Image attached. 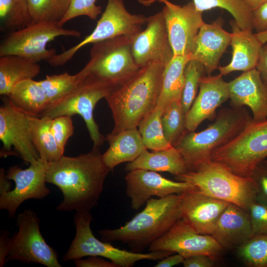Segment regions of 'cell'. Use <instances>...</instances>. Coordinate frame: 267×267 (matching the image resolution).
Wrapping results in <instances>:
<instances>
[{
    "label": "cell",
    "instance_id": "cell-1",
    "mask_svg": "<svg viewBox=\"0 0 267 267\" xmlns=\"http://www.w3.org/2000/svg\"><path fill=\"white\" fill-rule=\"evenodd\" d=\"M110 169L105 164L98 148L76 157L63 156L48 162L46 182L57 186L63 200L56 210L90 211L97 204Z\"/></svg>",
    "mask_w": 267,
    "mask_h": 267
},
{
    "label": "cell",
    "instance_id": "cell-2",
    "mask_svg": "<svg viewBox=\"0 0 267 267\" xmlns=\"http://www.w3.org/2000/svg\"><path fill=\"white\" fill-rule=\"evenodd\" d=\"M165 65L153 62L139 70L105 99L111 109L114 126L110 134L136 129L157 106Z\"/></svg>",
    "mask_w": 267,
    "mask_h": 267
},
{
    "label": "cell",
    "instance_id": "cell-3",
    "mask_svg": "<svg viewBox=\"0 0 267 267\" xmlns=\"http://www.w3.org/2000/svg\"><path fill=\"white\" fill-rule=\"evenodd\" d=\"M181 218L180 195L150 198L144 209L124 225L98 231L103 241H120L140 253L162 236Z\"/></svg>",
    "mask_w": 267,
    "mask_h": 267
},
{
    "label": "cell",
    "instance_id": "cell-4",
    "mask_svg": "<svg viewBox=\"0 0 267 267\" xmlns=\"http://www.w3.org/2000/svg\"><path fill=\"white\" fill-rule=\"evenodd\" d=\"M214 120L200 132L187 131L174 146L183 157L188 171L212 160L218 149L254 122L244 107H223Z\"/></svg>",
    "mask_w": 267,
    "mask_h": 267
},
{
    "label": "cell",
    "instance_id": "cell-5",
    "mask_svg": "<svg viewBox=\"0 0 267 267\" xmlns=\"http://www.w3.org/2000/svg\"><path fill=\"white\" fill-rule=\"evenodd\" d=\"M134 36H121L93 44L89 61L79 71L83 78L106 85L111 92L122 87L140 69L132 53Z\"/></svg>",
    "mask_w": 267,
    "mask_h": 267
},
{
    "label": "cell",
    "instance_id": "cell-6",
    "mask_svg": "<svg viewBox=\"0 0 267 267\" xmlns=\"http://www.w3.org/2000/svg\"><path fill=\"white\" fill-rule=\"evenodd\" d=\"M176 179L189 182L206 195L233 204L246 211L256 199V186L251 177L238 175L212 160Z\"/></svg>",
    "mask_w": 267,
    "mask_h": 267
},
{
    "label": "cell",
    "instance_id": "cell-7",
    "mask_svg": "<svg viewBox=\"0 0 267 267\" xmlns=\"http://www.w3.org/2000/svg\"><path fill=\"white\" fill-rule=\"evenodd\" d=\"M92 220L90 211L76 212L74 217L76 235L68 250L63 256V262L74 261L85 257L98 256L109 259L119 267H131L140 261H158L174 254L166 250L141 253L115 247L110 242L101 241L95 237L90 228Z\"/></svg>",
    "mask_w": 267,
    "mask_h": 267
},
{
    "label": "cell",
    "instance_id": "cell-8",
    "mask_svg": "<svg viewBox=\"0 0 267 267\" xmlns=\"http://www.w3.org/2000/svg\"><path fill=\"white\" fill-rule=\"evenodd\" d=\"M267 157V119L253 122L228 143L218 149L212 160L233 173L251 177Z\"/></svg>",
    "mask_w": 267,
    "mask_h": 267
},
{
    "label": "cell",
    "instance_id": "cell-9",
    "mask_svg": "<svg viewBox=\"0 0 267 267\" xmlns=\"http://www.w3.org/2000/svg\"><path fill=\"white\" fill-rule=\"evenodd\" d=\"M148 17L134 14L126 8L123 0H107L106 8L93 31L80 43L46 61L52 66H62L71 60L76 53L88 44L121 36H134L147 23Z\"/></svg>",
    "mask_w": 267,
    "mask_h": 267
},
{
    "label": "cell",
    "instance_id": "cell-10",
    "mask_svg": "<svg viewBox=\"0 0 267 267\" xmlns=\"http://www.w3.org/2000/svg\"><path fill=\"white\" fill-rule=\"evenodd\" d=\"M81 33L63 28L58 23L33 22L27 27L10 32L0 44V57L15 55L38 63L47 61L55 54L54 48H46L47 44L60 36L80 38Z\"/></svg>",
    "mask_w": 267,
    "mask_h": 267
},
{
    "label": "cell",
    "instance_id": "cell-11",
    "mask_svg": "<svg viewBox=\"0 0 267 267\" xmlns=\"http://www.w3.org/2000/svg\"><path fill=\"white\" fill-rule=\"evenodd\" d=\"M47 162L39 158L25 169L17 165L10 167L5 176L0 177V209L15 216L20 205L30 199H42L50 193L46 186Z\"/></svg>",
    "mask_w": 267,
    "mask_h": 267
},
{
    "label": "cell",
    "instance_id": "cell-12",
    "mask_svg": "<svg viewBox=\"0 0 267 267\" xmlns=\"http://www.w3.org/2000/svg\"><path fill=\"white\" fill-rule=\"evenodd\" d=\"M111 92V90L106 85L84 78L71 92L49 104L41 116L53 119L61 115H80L86 124L93 147L99 148L106 140L94 120V109L101 99L105 98Z\"/></svg>",
    "mask_w": 267,
    "mask_h": 267
},
{
    "label": "cell",
    "instance_id": "cell-13",
    "mask_svg": "<svg viewBox=\"0 0 267 267\" xmlns=\"http://www.w3.org/2000/svg\"><path fill=\"white\" fill-rule=\"evenodd\" d=\"M35 212L25 210L16 219L18 231L11 237V247L6 258L9 261L40 264L47 267H61L58 254L49 245L40 229Z\"/></svg>",
    "mask_w": 267,
    "mask_h": 267
},
{
    "label": "cell",
    "instance_id": "cell-14",
    "mask_svg": "<svg viewBox=\"0 0 267 267\" xmlns=\"http://www.w3.org/2000/svg\"><path fill=\"white\" fill-rule=\"evenodd\" d=\"M28 115L16 107L9 98L0 107V157L13 155L26 164L40 158L32 138Z\"/></svg>",
    "mask_w": 267,
    "mask_h": 267
},
{
    "label": "cell",
    "instance_id": "cell-15",
    "mask_svg": "<svg viewBox=\"0 0 267 267\" xmlns=\"http://www.w3.org/2000/svg\"><path fill=\"white\" fill-rule=\"evenodd\" d=\"M163 2L161 11L174 56L191 55L200 29L205 23L203 12L196 9L193 1L183 5L168 0Z\"/></svg>",
    "mask_w": 267,
    "mask_h": 267
},
{
    "label": "cell",
    "instance_id": "cell-16",
    "mask_svg": "<svg viewBox=\"0 0 267 267\" xmlns=\"http://www.w3.org/2000/svg\"><path fill=\"white\" fill-rule=\"evenodd\" d=\"M150 252L166 250L184 258L196 255H207L215 261L223 249L211 235L196 232L182 218L148 247Z\"/></svg>",
    "mask_w": 267,
    "mask_h": 267
},
{
    "label": "cell",
    "instance_id": "cell-17",
    "mask_svg": "<svg viewBox=\"0 0 267 267\" xmlns=\"http://www.w3.org/2000/svg\"><path fill=\"white\" fill-rule=\"evenodd\" d=\"M146 24V28L133 38L134 59L140 68L153 62H162L166 66L174 53L162 11L148 17Z\"/></svg>",
    "mask_w": 267,
    "mask_h": 267
},
{
    "label": "cell",
    "instance_id": "cell-18",
    "mask_svg": "<svg viewBox=\"0 0 267 267\" xmlns=\"http://www.w3.org/2000/svg\"><path fill=\"white\" fill-rule=\"evenodd\" d=\"M126 193L131 200V207L137 210L152 196L163 198L179 194L195 188L189 182L173 181L156 172L136 169L128 172L125 177Z\"/></svg>",
    "mask_w": 267,
    "mask_h": 267
},
{
    "label": "cell",
    "instance_id": "cell-19",
    "mask_svg": "<svg viewBox=\"0 0 267 267\" xmlns=\"http://www.w3.org/2000/svg\"><path fill=\"white\" fill-rule=\"evenodd\" d=\"M180 195L181 218L197 233L211 235L229 203L206 195L195 188Z\"/></svg>",
    "mask_w": 267,
    "mask_h": 267
},
{
    "label": "cell",
    "instance_id": "cell-20",
    "mask_svg": "<svg viewBox=\"0 0 267 267\" xmlns=\"http://www.w3.org/2000/svg\"><path fill=\"white\" fill-rule=\"evenodd\" d=\"M227 88L231 106L249 107L254 122L267 119V87L256 68L227 82Z\"/></svg>",
    "mask_w": 267,
    "mask_h": 267
},
{
    "label": "cell",
    "instance_id": "cell-21",
    "mask_svg": "<svg viewBox=\"0 0 267 267\" xmlns=\"http://www.w3.org/2000/svg\"><path fill=\"white\" fill-rule=\"evenodd\" d=\"M228 99L227 82L223 80L222 75L203 76L198 95L186 115L187 131H195L205 120H214L216 110Z\"/></svg>",
    "mask_w": 267,
    "mask_h": 267
},
{
    "label": "cell",
    "instance_id": "cell-22",
    "mask_svg": "<svg viewBox=\"0 0 267 267\" xmlns=\"http://www.w3.org/2000/svg\"><path fill=\"white\" fill-rule=\"evenodd\" d=\"M223 23L222 17L211 23L205 22L197 37L191 59L203 65L207 75L218 69L220 58L230 45L232 34L223 29Z\"/></svg>",
    "mask_w": 267,
    "mask_h": 267
},
{
    "label": "cell",
    "instance_id": "cell-23",
    "mask_svg": "<svg viewBox=\"0 0 267 267\" xmlns=\"http://www.w3.org/2000/svg\"><path fill=\"white\" fill-rule=\"evenodd\" d=\"M252 235L248 211L229 203L220 216L211 235L223 250H230L237 248Z\"/></svg>",
    "mask_w": 267,
    "mask_h": 267
},
{
    "label": "cell",
    "instance_id": "cell-24",
    "mask_svg": "<svg viewBox=\"0 0 267 267\" xmlns=\"http://www.w3.org/2000/svg\"><path fill=\"white\" fill-rule=\"evenodd\" d=\"M230 24L232 57L228 64L219 67L222 76L234 71L246 72L255 69L263 45L253 31L242 29L235 20H231Z\"/></svg>",
    "mask_w": 267,
    "mask_h": 267
},
{
    "label": "cell",
    "instance_id": "cell-25",
    "mask_svg": "<svg viewBox=\"0 0 267 267\" xmlns=\"http://www.w3.org/2000/svg\"><path fill=\"white\" fill-rule=\"evenodd\" d=\"M109 143L107 150L102 154L105 164L112 171L119 164L131 162L147 149L137 128L123 130L106 136Z\"/></svg>",
    "mask_w": 267,
    "mask_h": 267
},
{
    "label": "cell",
    "instance_id": "cell-26",
    "mask_svg": "<svg viewBox=\"0 0 267 267\" xmlns=\"http://www.w3.org/2000/svg\"><path fill=\"white\" fill-rule=\"evenodd\" d=\"M136 169L166 172L174 175L176 178L188 171L183 157L174 146L152 152L145 150L135 160L128 163L125 168L127 172Z\"/></svg>",
    "mask_w": 267,
    "mask_h": 267
},
{
    "label": "cell",
    "instance_id": "cell-27",
    "mask_svg": "<svg viewBox=\"0 0 267 267\" xmlns=\"http://www.w3.org/2000/svg\"><path fill=\"white\" fill-rule=\"evenodd\" d=\"M7 96L16 107L31 116H41L49 105L39 82L32 79L17 83Z\"/></svg>",
    "mask_w": 267,
    "mask_h": 267
},
{
    "label": "cell",
    "instance_id": "cell-28",
    "mask_svg": "<svg viewBox=\"0 0 267 267\" xmlns=\"http://www.w3.org/2000/svg\"><path fill=\"white\" fill-rule=\"evenodd\" d=\"M40 71L38 63L24 57L15 55L0 56V94L7 96L17 83L33 79Z\"/></svg>",
    "mask_w": 267,
    "mask_h": 267
},
{
    "label": "cell",
    "instance_id": "cell-29",
    "mask_svg": "<svg viewBox=\"0 0 267 267\" xmlns=\"http://www.w3.org/2000/svg\"><path fill=\"white\" fill-rule=\"evenodd\" d=\"M191 55L175 56L165 66L157 105L163 110L170 103L181 100L184 69Z\"/></svg>",
    "mask_w": 267,
    "mask_h": 267
},
{
    "label": "cell",
    "instance_id": "cell-30",
    "mask_svg": "<svg viewBox=\"0 0 267 267\" xmlns=\"http://www.w3.org/2000/svg\"><path fill=\"white\" fill-rule=\"evenodd\" d=\"M33 144L40 158L47 162L56 161L64 155L51 130V118L46 116H28Z\"/></svg>",
    "mask_w": 267,
    "mask_h": 267
},
{
    "label": "cell",
    "instance_id": "cell-31",
    "mask_svg": "<svg viewBox=\"0 0 267 267\" xmlns=\"http://www.w3.org/2000/svg\"><path fill=\"white\" fill-rule=\"evenodd\" d=\"M163 110L157 105L138 125V131L147 149L158 151L168 149L172 146L165 138L161 116Z\"/></svg>",
    "mask_w": 267,
    "mask_h": 267
},
{
    "label": "cell",
    "instance_id": "cell-32",
    "mask_svg": "<svg viewBox=\"0 0 267 267\" xmlns=\"http://www.w3.org/2000/svg\"><path fill=\"white\" fill-rule=\"evenodd\" d=\"M1 30L22 29L33 23L27 0H0Z\"/></svg>",
    "mask_w": 267,
    "mask_h": 267
},
{
    "label": "cell",
    "instance_id": "cell-33",
    "mask_svg": "<svg viewBox=\"0 0 267 267\" xmlns=\"http://www.w3.org/2000/svg\"><path fill=\"white\" fill-rule=\"evenodd\" d=\"M196 9L202 12L219 7L229 12L240 28L253 31L252 11L243 0H192Z\"/></svg>",
    "mask_w": 267,
    "mask_h": 267
},
{
    "label": "cell",
    "instance_id": "cell-34",
    "mask_svg": "<svg viewBox=\"0 0 267 267\" xmlns=\"http://www.w3.org/2000/svg\"><path fill=\"white\" fill-rule=\"evenodd\" d=\"M186 115L181 100L172 102L163 111L161 122L164 134L172 146L174 147L187 131Z\"/></svg>",
    "mask_w": 267,
    "mask_h": 267
},
{
    "label": "cell",
    "instance_id": "cell-35",
    "mask_svg": "<svg viewBox=\"0 0 267 267\" xmlns=\"http://www.w3.org/2000/svg\"><path fill=\"white\" fill-rule=\"evenodd\" d=\"M33 22L59 24L66 14L71 0H27Z\"/></svg>",
    "mask_w": 267,
    "mask_h": 267
},
{
    "label": "cell",
    "instance_id": "cell-36",
    "mask_svg": "<svg viewBox=\"0 0 267 267\" xmlns=\"http://www.w3.org/2000/svg\"><path fill=\"white\" fill-rule=\"evenodd\" d=\"M83 80V77L80 72L74 75L64 72L46 76L44 79L38 82L50 104L71 92Z\"/></svg>",
    "mask_w": 267,
    "mask_h": 267
},
{
    "label": "cell",
    "instance_id": "cell-37",
    "mask_svg": "<svg viewBox=\"0 0 267 267\" xmlns=\"http://www.w3.org/2000/svg\"><path fill=\"white\" fill-rule=\"evenodd\" d=\"M242 262L250 267H267V234H253L237 248Z\"/></svg>",
    "mask_w": 267,
    "mask_h": 267
},
{
    "label": "cell",
    "instance_id": "cell-38",
    "mask_svg": "<svg viewBox=\"0 0 267 267\" xmlns=\"http://www.w3.org/2000/svg\"><path fill=\"white\" fill-rule=\"evenodd\" d=\"M205 74L204 66L196 60L191 59L185 65L181 103L186 114L196 96L200 80Z\"/></svg>",
    "mask_w": 267,
    "mask_h": 267
},
{
    "label": "cell",
    "instance_id": "cell-39",
    "mask_svg": "<svg viewBox=\"0 0 267 267\" xmlns=\"http://www.w3.org/2000/svg\"><path fill=\"white\" fill-rule=\"evenodd\" d=\"M96 0H71L69 8L63 19L59 23L61 26L68 21L80 16H86L96 19L101 13V7L96 5Z\"/></svg>",
    "mask_w": 267,
    "mask_h": 267
},
{
    "label": "cell",
    "instance_id": "cell-40",
    "mask_svg": "<svg viewBox=\"0 0 267 267\" xmlns=\"http://www.w3.org/2000/svg\"><path fill=\"white\" fill-rule=\"evenodd\" d=\"M71 116L61 115L51 119V130L56 141L64 152L68 139L73 134L74 126Z\"/></svg>",
    "mask_w": 267,
    "mask_h": 267
},
{
    "label": "cell",
    "instance_id": "cell-41",
    "mask_svg": "<svg viewBox=\"0 0 267 267\" xmlns=\"http://www.w3.org/2000/svg\"><path fill=\"white\" fill-rule=\"evenodd\" d=\"M253 234H267V204L256 199L248 210Z\"/></svg>",
    "mask_w": 267,
    "mask_h": 267
},
{
    "label": "cell",
    "instance_id": "cell-42",
    "mask_svg": "<svg viewBox=\"0 0 267 267\" xmlns=\"http://www.w3.org/2000/svg\"><path fill=\"white\" fill-rule=\"evenodd\" d=\"M251 178L256 186V199L267 204V167L262 163L255 169Z\"/></svg>",
    "mask_w": 267,
    "mask_h": 267
},
{
    "label": "cell",
    "instance_id": "cell-43",
    "mask_svg": "<svg viewBox=\"0 0 267 267\" xmlns=\"http://www.w3.org/2000/svg\"><path fill=\"white\" fill-rule=\"evenodd\" d=\"M252 23L257 33L267 30V2L252 11Z\"/></svg>",
    "mask_w": 267,
    "mask_h": 267
},
{
    "label": "cell",
    "instance_id": "cell-44",
    "mask_svg": "<svg viewBox=\"0 0 267 267\" xmlns=\"http://www.w3.org/2000/svg\"><path fill=\"white\" fill-rule=\"evenodd\" d=\"M74 261L77 267H119L111 261H107L98 256H89L86 259H78Z\"/></svg>",
    "mask_w": 267,
    "mask_h": 267
},
{
    "label": "cell",
    "instance_id": "cell-45",
    "mask_svg": "<svg viewBox=\"0 0 267 267\" xmlns=\"http://www.w3.org/2000/svg\"><path fill=\"white\" fill-rule=\"evenodd\" d=\"M215 260L205 255H196L185 258L182 264L184 267H212Z\"/></svg>",
    "mask_w": 267,
    "mask_h": 267
},
{
    "label": "cell",
    "instance_id": "cell-46",
    "mask_svg": "<svg viewBox=\"0 0 267 267\" xmlns=\"http://www.w3.org/2000/svg\"><path fill=\"white\" fill-rule=\"evenodd\" d=\"M256 68L259 72L263 82L267 87V43L264 44L261 48Z\"/></svg>",
    "mask_w": 267,
    "mask_h": 267
},
{
    "label": "cell",
    "instance_id": "cell-47",
    "mask_svg": "<svg viewBox=\"0 0 267 267\" xmlns=\"http://www.w3.org/2000/svg\"><path fill=\"white\" fill-rule=\"evenodd\" d=\"M11 237H9L6 231L2 233L0 238V267L6 262V258L11 247Z\"/></svg>",
    "mask_w": 267,
    "mask_h": 267
},
{
    "label": "cell",
    "instance_id": "cell-48",
    "mask_svg": "<svg viewBox=\"0 0 267 267\" xmlns=\"http://www.w3.org/2000/svg\"><path fill=\"white\" fill-rule=\"evenodd\" d=\"M184 258L179 254L169 255L158 262L155 267H171L182 264Z\"/></svg>",
    "mask_w": 267,
    "mask_h": 267
},
{
    "label": "cell",
    "instance_id": "cell-49",
    "mask_svg": "<svg viewBox=\"0 0 267 267\" xmlns=\"http://www.w3.org/2000/svg\"><path fill=\"white\" fill-rule=\"evenodd\" d=\"M243 1L252 11L267 2V0H243Z\"/></svg>",
    "mask_w": 267,
    "mask_h": 267
},
{
    "label": "cell",
    "instance_id": "cell-50",
    "mask_svg": "<svg viewBox=\"0 0 267 267\" xmlns=\"http://www.w3.org/2000/svg\"><path fill=\"white\" fill-rule=\"evenodd\" d=\"M255 35L263 44L267 43V30L256 33Z\"/></svg>",
    "mask_w": 267,
    "mask_h": 267
},
{
    "label": "cell",
    "instance_id": "cell-51",
    "mask_svg": "<svg viewBox=\"0 0 267 267\" xmlns=\"http://www.w3.org/2000/svg\"><path fill=\"white\" fill-rule=\"evenodd\" d=\"M159 1L163 2V0H139V1L145 5H150L153 2Z\"/></svg>",
    "mask_w": 267,
    "mask_h": 267
},
{
    "label": "cell",
    "instance_id": "cell-52",
    "mask_svg": "<svg viewBox=\"0 0 267 267\" xmlns=\"http://www.w3.org/2000/svg\"><path fill=\"white\" fill-rule=\"evenodd\" d=\"M262 163L266 167H267V160H265Z\"/></svg>",
    "mask_w": 267,
    "mask_h": 267
}]
</instances>
